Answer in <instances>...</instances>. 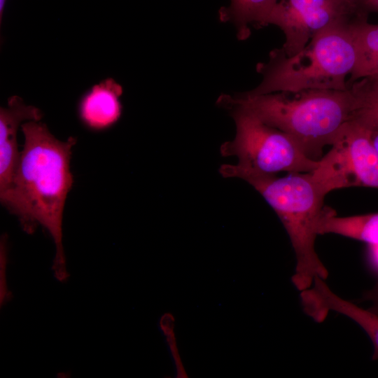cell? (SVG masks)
Instances as JSON below:
<instances>
[{
  "label": "cell",
  "instance_id": "cell-1",
  "mask_svg": "<svg viewBox=\"0 0 378 378\" xmlns=\"http://www.w3.org/2000/svg\"><path fill=\"white\" fill-rule=\"evenodd\" d=\"M24 137L13 188L3 205L17 216L29 234L41 225L55 245L52 270L59 281L69 274L62 244V218L66 199L73 184L70 171L76 138L60 141L46 125L28 120L21 125Z\"/></svg>",
  "mask_w": 378,
  "mask_h": 378
},
{
  "label": "cell",
  "instance_id": "cell-12",
  "mask_svg": "<svg viewBox=\"0 0 378 378\" xmlns=\"http://www.w3.org/2000/svg\"><path fill=\"white\" fill-rule=\"evenodd\" d=\"M357 48L356 64L347 79L348 87L366 78L378 81V24L368 22L362 16L350 24Z\"/></svg>",
  "mask_w": 378,
  "mask_h": 378
},
{
  "label": "cell",
  "instance_id": "cell-2",
  "mask_svg": "<svg viewBox=\"0 0 378 378\" xmlns=\"http://www.w3.org/2000/svg\"><path fill=\"white\" fill-rule=\"evenodd\" d=\"M220 99L241 106L265 123L291 137L310 159L318 161L342 126L354 117L357 99L346 90H305Z\"/></svg>",
  "mask_w": 378,
  "mask_h": 378
},
{
  "label": "cell",
  "instance_id": "cell-20",
  "mask_svg": "<svg viewBox=\"0 0 378 378\" xmlns=\"http://www.w3.org/2000/svg\"><path fill=\"white\" fill-rule=\"evenodd\" d=\"M7 0H0V23L2 21V17Z\"/></svg>",
  "mask_w": 378,
  "mask_h": 378
},
{
  "label": "cell",
  "instance_id": "cell-4",
  "mask_svg": "<svg viewBox=\"0 0 378 378\" xmlns=\"http://www.w3.org/2000/svg\"><path fill=\"white\" fill-rule=\"evenodd\" d=\"M246 181L274 210L290 239L296 257L291 281L302 291L309 288L316 276L326 279L328 272L315 251L316 223L323 209L325 195L310 173L275 175L244 174Z\"/></svg>",
  "mask_w": 378,
  "mask_h": 378
},
{
  "label": "cell",
  "instance_id": "cell-3",
  "mask_svg": "<svg viewBox=\"0 0 378 378\" xmlns=\"http://www.w3.org/2000/svg\"><path fill=\"white\" fill-rule=\"evenodd\" d=\"M357 61V48L350 25H337L315 34L292 56L280 48L270 52L267 62L257 64L262 76L248 95L305 90H346Z\"/></svg>",
  "mask_w": 378,
  "mask_h": 378
},
{
  "label": "cell",
  "instance_id": "cell-13",
  "mask_svg": "<svg viewBox=\"0 0 378 378\" xmlns=\"http://www.w3.org/2000/svg\"><path fill=\"white\" fill-rule=\"evenodd\" d=\"M277 0H230L227 7L219 10L222 22L234 24L240 40L247 38L251 34L250 26H266L267 19Z\"/></svg>",
  "mask_w": 378,
  "mask_h": 378
},
{
  "label": "cell",
  "instance_id": "cell-6",
  "mask_svg": "<svg viewBox=\"0 0 378 378\" xmlns=\"http://www.w3.org/2000/svg\"><path fill=\"white\" fill-rule=\"evenodd\" d=\"M330 146L309 172L325 196L351 186L378 189V151L371 141L370 130L351 119L342 126Z\"/></svg>",
  "mask_w": 378,
  "mask_h": 378
},
{
  "label": "cell",
  "instance_id": "cell-16",
  "mask_svg": "<svg viewBox=\"0 0 378 378\" xmlns=\"http://www.w3.org/2000/svg\"><path fill=\"white\" fill-rule=\"evenodd\" d=\"M8 251L7 235L3 234L0 241V302L4 305L11 298L7 282Z\"/></svg>",
  "mask_w": 378,
  "mask_h": 378
},
{
  "label": "cell",
  "instance_id": "cell-14",
  "mask_svg": "<svg viewBox=\"0 0 378 378\" xmlns=\"http://www.w3.org/2000/svg\"><path fill=\"white\" fill-rule=\"evenodd\" d=\"M357 98L352 119L370 130H378V81L366 78L352 83Z\"/></svg>",
  "mask_w": 378,
  "mask_h": 378
},
{
  "label": "cell",
  "instance_id": "cell-11",
  "mask_svg": "<svg viewBox=\"0 0 378 378\" xmlns=\"http://www.w3.org/2000/svg\"><path fill=\"white\" fill-rule=\"evenodd\" d=\"M316 232L317 235L335 234L378 245V212L340 217L332 209L323 207Z\"/></svg>",
  "mask_w": 378,
  "mask_h": 378
},
{
  "label": "cell",
  "instance_id": "cell-19",
  "mask_svg": "<svg viewBox=\"0 0 378 378\" xmlns=\"http://www.w3.org/2000/svg\"><path fill=\"white\" fill-rule=\"evenodd\" d=\"M370 139L374 147L378 151V130H370Z\"/></svg>",
  "mask_w": 378,
  "mask_h": 378
},
{
  "label": "cell",
  "instance_id": "cell-15",
  "mask_svg": "<svg viewBox=\"0 0 378 378\" xmlns=\"http://www.w3.org/2000/svg\"><path fill=\"white\" fill-rule=\"evenodd\" d=\"M160 326L163 332L164 335L166 337L167 342L170 348V351L172 354V357L174 360L176 364L178 375L181 377H187L185 370L183 369V365L180 356L178 353L176 337L174 336V319L170 314H164L160 321Z\"/></svg>",
  "mask_w": 378,
  "mask_h": 378
},
{
  "label": "cell",
  "instance_id": "cell-9",
  "mask_svg": "<svg viewBox=\"0 0 378 378\" xmlns=\"http://www.w3.org/2000/svg\"><path fill=\"white\" fill-rule=\"evenodd\" d=\"M42 117L40 109L25 104L18 96L10 97L7 106L0 108V200L2 205L10 195L20 162V152L17 142L18 128L23 121H40Z\"/></svg>",
  "mask_w": 378,
  "mask_h": 378
},
{
  "label": "cell",
  "instance_id": "cell-18",
  "mask_svg": "<svg viewBox=\"0 0 378 378\" xmlns=\"http://www.w3.org/2000/svg\"><path fill=\"white\" fill-rule=\"evenodd\" d=\"M360 10L368 15L370 13H378V0H356Z\"/></svg>",
  "mask_w": 378,
  "mask_h": 378
},
{
  "label": "cell",
  "instance_id": "cell-7",
  "mask_svg": "<svg viewBox=\"0 0 378 378\" xmlns=\"http://www.w3.org/2000/svg\"><path fill=\"white\" fill-rule=\"evenodd\" d=\"M368 15L356 0H277L266 25L278 27L284 34L280 48L287 56L301 51L319 31L337 25H350Z\"/></svg>",
  "mask_w": 378,
  "mask_h": 378
},
{
  "label": "cell",
  "instance_id": "cell-10",
  "mask_svg": "<svg viewBox=\"0 0 378 378\" xmlns=\"http://www.w3.org/2000/svg\"><path fill=\"white\" fill-rule=\"evenodd\" d=\"M122 92L121 85L112 78L94 85L80 102L81 120L94 130H103L113 125L121 115L119 97Z\"/></svg>",
  "mask_w": 378,
  "mask_h": 378
},
{
  "label": "cell",
  "instance_id": "cell-5",
  "mask_svg": "<svg viewBox=\"0 0 378 378\" xmlns=\"http://www.w3.org/2000/svg\"><path fill=\"white\" fill-rule=\"evenodd\" d=\"M228 104L232 109L237 132L234 140L220 148L223 156L237 157V164H223L220 173L224 177L239 178L244 174L274 176L281 172L309 173L318 160L309 158L296 142L285 132L273 127L245 108Z\"/></svg>",
  "mask_w": 378,
  "mask_h": 378
},
{
  "label": "cell",
  "instance_id": "cell-8",
  "mask_svg": "<svg viewBox=\"0 0 378 378\" xmlns=\"http://www.w3.org/2000/svg\"><path fill=\"white\" fill-rule=\"evenodd\" d=\"M300 296L304 312L318 323L323 321L330 312H335L358 323L372 342V359H378V314L340 297L319 276H316L312 286L301 291Z\"/></svg>",
  "mask_w": 378,
  "mask_h": 378
},
{
  "label": "cell",
  "instance_id": "cell-17",
  "mask_svg": "<svg viewBox=\"0 0 378 378\" xmlns=\"http://www.w3.org/2000/svg\"><path fill=\"white\" fill-rule=\"evenodd\" d=\"M363 300L370 301L372 305L369 309L378 314V280L375 286L371 290L365 293Z\"/></svg>",
  "mask_w": 378,
  "mask_h": 378
}]
</instances>
